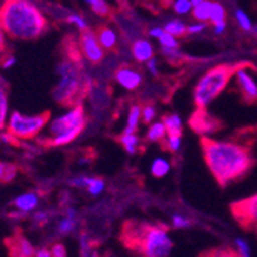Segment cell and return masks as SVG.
Returning <instances> with one entry per match:
<instances>
[{
  "label": "cell",
  "instance_id": "obj_1",
  "mask_svg": "<svg viewBox=\"0 0 257 257\" xmlns=\"http://www.w3.org/2000/svg\"><path fill=\"white\" fill-rule=\"evenodd\" d=\"M202 154L206 167L220 188L243 180L255 167V156L246 142L200 137Z\"/></svg>",
  "mask_w": 257,
  "mask_h": 257
},
{
  "label": "cell",
  "instance_id": "obj_2",
  "mask_svg": "<svg viewBox=\"0 0 257 257\" xmlns=\"http://www.w3.org/2000/svg\"><path fill=\"white\" fill-rule=\"evenodd\" d=\"M0 22L13 40H36L48 28L45 14L31 0H7L0 8Z\"/></svg>",
  "mask_w": 257,
  "mask_h": 257
},
{
  "label": "cell",
  "instance_id": "obj_3",
  "mask_svg": "<svg viewBox=\"0 0 257 257\" xmlns=\"http://www.w3.org/2000/svg\"><path fill=\"white\" fill-rule=\"evenodd\" d=\"M122 240L140 257H168L174 246L168 228L144 222H126L122 229Z\"/></svg>",
  "mask_w": 257,
  "mask_h": 257
},
{
  "label": "cell",
  "instance_id": "obj_4",
  "mask_svg": "<svg viewBox=\"0 0 257 257\" xmlns=\"http://www.w3.org/2000/svg\"><path fill=\"white\" fill-rule=\"evenodd\" d=\"M86 126V112L82 105L69 106L68 111L59 114L46 123L42 139L50 147H65L73 144Z\"/></svg>",
  "mask_w": 257,
  "mask_h": 257
},
{
  "label": "cell",
  "instance_id": "obj_5",
  "mask_svg": "<svg viewBox=\"0 0 257 257\" xmlns=\"http://www.w3.org/2000/svg\"><path fill=\"white\" fill-rule=\"evenodd\" d=\"M245 62L239 63H220L206 71L197 85L194 86L193 99L197 108H206L213 103L229 85L231 79L236 76V71Z\"/></svg>",
  "mask_w": 257,
  "mask_h": 257
},
{
  "label": "cell",
  "instance_id": "obj_6",
  "mask_svg": "<svg viewBox=\"0 0 257 257\" xmlns=\"http://www.w3.org/2000/svg\"><path fill=\"white\" fill-rule=\"evenodd\" d=\"M83 91V73L79 63L73 59H65L57 65V83L53 89V99L63 106L77 105V99Z\"/></svg>",
  "mask_w": 257,
  "mask_h": 257
},
{
  "label": "cell",
  "instance_id": "obj_7",
  "mask_svg": "<svg viewBox=\"0 0 257 257\" xmlns=\"http://www.w3.org/2000/svg\"><path fill=\"white\" fill-rule=\"evenodd\" d=\"M50 122L48 112L40 114H23L20 111H10L7 119V133L17 140H31L40 136Z\"/></svg>",
  "mask_w": 257,
  "mask_h": 257
},
{
  "label": "cell",
  "instance_id": "obj_8",
  "mask_svg": "<svg viewBox=\"0 0 257 257\" xmlns=\"http://www.w3.org/2000/svg\"><path fill=\"white\" fill-rule=\"evenodd\" d=\"M232 219L243 231L257 229V193L229 205Z\"/></svg>",
  "mask_w": 257,
  "mask_h": 257
},
{
  "label": "cell",
  "instance_id": "obj_9",
  "mask_svg": "<svg viewBox=\"0 0 257 257\" xmlns=\"http://www.w3.org/2000/svg\"><path fill=\"white\" fill-rule=\"evenodd\" d=\"M188 125L194 133H197L202 137L216 134L223 128V122L220 119H217L216 115L209 114V111H206V108H197L191 114Z\"/></svg>",
  "mask_w": 257,
  "mask_h": 257
},
{
  "label": "cell",
  "instance_id": "obj_10",
  "mask_svg": "<svg viewBox=\"0 0 257 257\" xmlns=\"http://www.w3.org/2000/svg\"><path fill=\"white\" fill-rule=\"evenodd\" d=\"M248 68H252L249 62H245L237 71H236V79H237V86L242 94V100L246 105H254L257 103V83L249 74Z\"/></svg>",
  "mask_w": 257,
  "mask_h": 257
},
{
  "label": "cell",
  "instance_id": "obj_11",
  "mask_svg": "<svg viewBox=\"0 0 257 257\" xmlns=\"http://www.w3.org/2000/svg\"><path fill=\"white\" fill-rule=\"evenodd\" d=\"M80 51L83 57L92 65L100 63L105 57V50L97 40V34L91 30L83 31L80 36Z\"/></svg>",
  "mask_w": 257,
  "mask_h": 257
},
{
  "label": "cell",
  "instance_id": "obj_12",
  "mask_svg": "<svg viewBox=\"0 0 257 257\" xmlns=\"http://www.w3.org/2000/svg\"><path fill=\"white\" fill-rule=\"evenodd\" d=\"M114 79L125 91H136L144 82V74L131 65H122L115 69Z\"/></svg>",
  "mask_w": 257,
  "mask_h": 257
},
{
  "label": "cell",
  "instance_id": "obj_13",
  "mask_svg": "<svg viewBox=\"0 0 257 257\" xmlns=\"http://www.w3.org/2000/svg\"><path fill=\"white\" fill-rule=\"evenodd\" d=\"M236 246H216L205 249L199 254V257H251L249 255V248L248 245L237 239Z\"/></svg>",
  "mask_w": 257,
  "mask_h": 257
},
{
  "label": "cell",
  "instance_id": "obj_14",
  "mask_svg": "<svg viewBox=\"0 0 257 257\" xmlns=\"http://www.w3.org/2000/svg\"><path fill=\"white\" fill-rule=\"evenodd\" d=\"M39 202L40 196L36 191H27L19 194L13 202L14 216H27L30 213H34L36 208L39 206Z\"/></svg>",
  "mask_w": 257,
  "mask_h": 257
},
{
  "label": "cell",
  "instance_id": "obj_15",
  "mask_svg": "<svg viewBox=\"0 0 257 257\" xmlns=\"http://www.w3.org/2000/svg\"><path fill=\"white\" fill-rule=\"evenodd\" d=\"M79 225V213L74 206H68L65 208L62 219L56 225V232L57 236H69L71 232L77 229Z\"/></svg>",
  "mask_w": 257,
  "mask_h": 257
},
{
  "label": "cell",
  "instance_id": "obj_16",
  "mask_svg": "<svg viewBox=\"0 0 257 257\" xmlns=\"http://www.w3.org/2000/svg\"><path fill=\"white\" fill-rule=\"evenodd\" d=\"M131 56L137 63H147L154 57V46L148 39H136L131 43Z\"/></svg>",
  "mask_w": 257,
  "mask_h": 257
},
{
  "label": "cell",
  "instance_id": "obj_17",
  "mask_svg": "<svg viewBox=\"0 0 257 257\" xmlns=\"http://www.w3.org/2000/svg\"><path fill=\"white\" fill-rule=\"evenodd\" d=\"M10 251H11V257H34L36 254L33 243L23 236H16L13 239Z\"/></svg>",
  "mask_w": 257,
  "mask_h": 257
},
{
  "label": "cell",
  "instance_id": "obj_18",
  "mask_svg": "<svg viewBox=\"0 0 257 257\" xmlns=\"http://www.w3.org/2000/svg\"><path fill=\"white\" fill-rule=\"evenodd\" d=\"M96 34H97L99 43L102 45V48L105 51L115 50V46L119 43V33L112 27H102V28H99V31Z\"/></svg>",
  "mask_w": 257,
  "mask_h": 257
},
{
  "label": "cell",
  "instance_id": "obj_19",
  "mask_svg": "<svg viewBox=\"0 0 257 257\" xmlns=\"http://www.w3.org/2000/svg\"><path fill=\"white\" fill-rule=\"evenodd\" d=\"M148 36L150 37H154L162 48H179V42H177V37L168 34L163 28L160 27H154V28H150L148 30Z\"/></svg>",
  "mask_w": 257,
  "mask_h": 257
},
{
  "label": "cell",
  "instance_id": "obj_20",
  "mask_svg": "<svg viewBox=\"0 0 257 257\" xmlns=\"http://www.w3.org/2000/svg\"><path fill=\"white\" fill-rule=\"evenodd\" d=\"M10 115V100H8V89L4 77L0 76V131L7 126V119Z\"/></svg>",
  "mask_w": 257,
  "mask_h": 257
},
{
  "label": "cell",
  "instance_id": "obj_21",
  "mask_svg": "<svg viewBox=\"0 0 257 257\" xmlns=\"http://www.w3.org/2000/svg\"><path fill=\"white\" fill-rule=\"evenodd\" d=\"M163 125L167 130V136H182L183 133V123L180 115L177 114H167L165 117L162 119Z\"/></svg>",
  "mask_w": 257,
  "mask_h": 257
},
{
  "label": "cell",
  "instance_id": "obj_22",
  "mask_svg": "<svg viewBox=\"0 0 257 257\" xmlns=\"http://www.w3.org/2000/svg\"><path fill=\"white\" fill-rule=\"evenodd\" d=\"M142 122V106L139 105H133L128 111V119H126V126L123 130V133H137V128Z\"/></svg>",
  "mask_w": 257,
  "mask_h": 257
},
{
  "label": "cell",
  "instance_id": "obj_23",
  "mask_svg": "<svg viewBox=\"0 0 257 257\" xmlns=\"http://www.w3.org/2000/svg\"><path fill=\"white\" fill-rule=\"evenodd\" d=\"M165 137H167V130H165V125H163V122H153V123H150L148 131H147V140H148V142H153V144L163 142Z\"/></svg>",
  "mask_w": 257,
  "mask_h": 257
},
{
  "label": "cell",
  "instance_id": "obj_24",
  "mask_svg": "<svg viewBox=\"0 0 257 257\" xmlns=\"http://www.w3.org/2000/svg\"><path fill=\"white\" fill-rule=\"evenodd\" d=\"M79 245H80V257H99V251L94 245V242L91 240L89 234L83 232L79 239Z\"/></svg>",
  "mask_w": 257,
  "mask_h": 257
},
{
  "label": "cell",
  "instance_id": "obj_25",
  "mask_svg": "<svg viewBox=\"0 0 257 257\" xmlns=\"http://www.w3.org/2000/svg\"><path fill=\"white\" fill-rule=\"evenodd\" d=\"M120 144L123 147V150L128 153V154H136L137 150H139V145H140V139L137 136V133H122L120 136Z\"/></svg>",
  "mask_w": 257,
  "mask_h": 257
},
{
  "label": "cell",
  "instance_id": "obj_26",
  "mask_svg": "<svg viewBox=\"0 0 257 257\" xmlns=\"http://www.w3.org/2000/svg\"><path fill=\"white\" fill-rule=\"evenodd\" d=\"M225 19H226L225 7L220 2H211V7H209V20H211L213 25L226 22Z\"/></svg>",
  "mask_w": 257,
  "mask_h": 257
},
{
  "label": "cell",
  "instance_id": "obj_27",
  "mask_svg": "<svg viewBox=\"0 0 257 257\" xmlns=\"http://www.w3.org/2000/svg\"><path fill=\"white\" fill-rule=\"evenodd\" d=\"M162 28L165 30L168 34L174 36V37H182V36L186 34V25H185L182 20H177V19L168 20Z\"/></svg>",
  "mask_w": 257,
  "mask_h": 257
},
{
  "label": "cell",
  "instance_id": "obj_28",
  "mask_svg": "<svg viewBox=\"0 0 257 257\" xmlns=\"http://www.w3.org/2000/svg\"><path fill=\"white\" fill-rule=\"evenodd\" d=\"M170 163H168V160H165V159H162V157H157V159H154V162L151 163V174L154 176V177H165L168 173H170Z\"/></svg>",
  "mask_w": 257,
  "mask_h": 257
},
{
  "label": "cell",
  "instance_id": "obj_29",
  "mask_svg": "<svg viewBox=\"0 0 257 257\" xmlns=\"http://www.w3.org/2000/svg\"><path fill=\"white\" fill-rule=\"evenodd\" d=\"M106 188V183L102 177H91L88 176V185H86V191L91 196H100Z\"/></svg>",
  "mask_w": 257,
  "mask_h": 257
},
{
  "label": "cell",
  "instance_id": "obj_30",
  "mask_svg": "<svg viewBox=\"0 0 257 257\" xmlns=\"http://www.w3.org/2000/svg\"><path fill=\"white\" fill-rule=\"evenodd\" d=\"M209 7H211V2L209 0H205V2L193 7L191 13H193V17L199 22H206L209 20Z\"/></svg>",
  "mask_w": 257,
  "mask_h": 257
},
{
  "label": "cell",
  "instance_id": "obj_31",
  "mask_svg": "<svg viewBox=\"0 0 257 257\" xmlns=\"http://www.w3.org/2000/svg\"><path fill=\"white\" fill-rule=\"evenodd\" d=\"M17 176V168L13 163L0 162V182H11Z\"/></svg>",
  "mask_w": 257,
  "mask_h": 257
},
{
  "label": "cell",
  "instance_id": "obj_32",
  "mask_svg": "<svg viewBox=\"0 0 257 257\" xmlns=\"http://www.w3.org/2000/svg\"><path fill=\"white\" fill-rule=\"evenodd\" d=\"M66 22L69 23V25L76 27L80 33H83V31L88 30V20H86L82 14H79V13H71V14H68Z\"/></svg>",
  "mask_w": 257,
  "mask_h": 257
},
{
  "label": "cell",
  "instance_id": "obj_33",
  "mask_svg": "<svg viewBox=\"0 0 257 257\" xmlns=\"http://www.w3.org/2000/svg\"><path fill=\"white\" fill-rule=\"evenodd\" d=\"M89 7H91L92 13L97 14V16H100V17L108 16L109 11H111V8H109V5H108L106 0H91Z\"/></svg>",
  "mask_w": 257,
  "mask_h": 257
},
{
  "label": "cell",
  "instance_id": "obj_34",
  "mask_svg": "<svg viewBox=\"0 0 257 257\" xmlns=\"http://www.w3.org/2000/svg\"><path fill=\"white\" fill-rule=\"evenodd\" d=\"M163 142H165V150H168L171 153H177L180 150L182 136H167Z\"/></svg>",
  "mask_w": 257,
  "mask_h": 257
},
{
  "label": "cell",
  "instance_id": "obj_35",
  "mask_svg": "<svg viewBox=\"0 0 257 257\" xmlns=\"http://www.w3.org/2000/svg\"><path fill=\"white\" fill-rule=\"evenodd\" d=\"M236 19H237V23H239L240 28H242L243 31H251V30H252V22L249 20V17L246 16L245 11L236 10Z\"/></svg>",
  "mask_w": 257,
  "mask_h": 257
},
{
  "label": "cell",
  "instance_id": "obj_36",
  "mask_svg": "<svg viewBox=\"0 0 257 257\" xmlns=\"http://www.w3.org/2000/svg\"><path fill=\"white\" fill-rule=\"evenodd\" d=\"M173 10L177 13V14H188L191 13L193 10V5L190 0H174V4H173Z\"/></svg>",
  "mask_w": 257,
  "mask_h": 257
},
{
  "label": "cell",
  "instance_id": "obj_37",
  "mask_svg": "<svg viewBox=\"0 0 257 257\" xmlns=\"http://www.w3.org/2000/svg\"><path fill=\"white\" fill-rule=\"evenodd\" d=\"M156 114H157V111L153 105H145L142 108V123H147V125L153 123L156 119Z\"/></svg>",
  "mask_w": 257,
  "mask_h": 257
},
{
  "label": "cell",
  "instance_id": "obj_38",
  "mask_svg": "<svg viewBox=\"0 0 257 257\" xmlns=\"http://www.w3.org/2000/svg\"><path fill=\"white\" fill-rule=\"evenodd\" d=\"M162 54L165 56L170 62H179L183 54L180 53L179 48H162Z\"/></svg>",
  "mask_w": 257,
  "mask_h": 257
},
{
  "label": "cell",
  "instance_id": "obj_39",
  "mask_svg": "<svg viewBox=\"0 0 257 257\" xmlns=\"http://www.w3.org/2000/svg\"><path fill=\"white\" fill-rule=\"evenodd\" d=\"M68 183L74 186V188H82L86 190V185H88V176H74L71 179H68Z\"/></svg>",
  "mask_w": 257,
  "mask_h": 257
},
{
  "label": "cell",
  "instance_id": "obj_40",
  "mask_svg": "<svg viewBox=\"0 0 257 257\" xmlns=\"http://www.w3.org/2000/svg\"><path fill=\"white\" fill-rule=\"evenodd\" d=\"M171 222H173V226H174L176 229H182V228H188V226H191V220H188V219L183 217V216H179V214H174V216L171 217Z\"/></svg>",
  "mask_w": 257,
  "mask_h": 257
},
{
  "label": "cell",
  "instance_id": "obj_41",
  "mask_svg": "<svg viewBox=\"0 0 257 257\" xmlns=\"http://www.w3.org/2000/svg\"><path fill=\"white\" fill-rule=\"evenodd\" d=\"M16 65V57L13 54H4L2 57H0V66H2L4 69H10Z\"/></svg>",
  "mask_w": 257,
  "mask_h": 257
},
{
  "label": "cell",
  "instance_id": "obj_42",
  "mask_svg": "<svg viewBox=\"0 0 257 257\" xmlns=\"http://www.w3.org/2000/svg\"><path fill=\"white\" fill-rule=\"evenodd\" d=\"M50 213L48 211H34L33 213V220L36 223H46V222H50Z\"/></svg>",
  "mask_w": 257,
  "mask_h": 257
},
{
  "label": "cell",
  "instance_id": "obj_43",
  "mask_svg": "<svg viewBox=\"0 0 257 257\" xmlns=\"http://www.w3.org/2000/svg\"><path fill=\"white\" fill-rule=\"evenodd\" d=\"M50 251L53 257H66V248L63 243H54Z\"/></svg>",
  "mask_w": 257,
  "mask_h": 257
},
{
  "label": "cell",
  "instance_id": "obj_44",
  "mask_svg": "<svg viewBox=\"0 0 257 257\" xmlns=\"http://www.w3.org/2000/svg\"><path fill=\"white\" fill-rule=\"evenodd\" d=\"M205 28H206V23L205 22H197V23H194V25L186 27V34H199Z\"/></svg>",
  "mask_w": 257,
  "mask_h": 257
},
{
  "label": "cell",
  "instance_id": "obj_45",
  "mask_svg": "<svg viewBox=\"0 0 257 257\" xmlns=\"http://www.w3.org/2000/svg\"><path fill=\"white\" fill-rule=\"evenodd\" d=\"M7 34H5V30L2 27V22H0V57H2L7 51Z\"/></svg>",
  "mask_w": 257,
  "mask_h": 257
},
{
  "label": "cell",
  "instance_id": "obj_46",
  "mask_svg": "<svg viewBox=\"0 0 257 257\" xmlns=\"http://www.w3.org/2000/svg\"><path fill=\"white\" fill-rule=\"evenodd\" d=\"M147 69H148V73L151 76H157L159 74V66H157V60L153 57L147 62Z\"/></svg>",
  "mask_w": 257,
  "mask_h": 257
},
{
  "label": "cell",
  "instance_id": "obj_47",
  "mask_svg": "<svg viewBox=\"0 0 257 257\" xmlns=\"http://www.w3.org/2000/svg\"><path fill=\"white\" fill-rule=\"evenodd\" d=\"M34 257H53V255H51V251L48 248H39L36 251Z\"/></svg>",
  "mask_w": 257,
  "mask_h": 257
},
{
  "label": "cell",
  "instance_id": "obj_48",
  "mask_svg": "<svg viewBox=\"0 0 257 257\" xmlns=\"http://www.w3.org/2000/svg\"><path fill=\"white\" fill-rule=\"evenodd\" d=\"M225 28H226V22L217 23V25H214V33H216V34H222V33L225 31Z\"/></svg>",
  "mask_w": 257,
  "mask_h": 257
},
{
  "label": "cell",
  "instance_id": "obj_49",
  "mask_svg": "<svg viewBox=\"0 0 257 257\" xmlns=\"http://www.w3.org/2000/svg\"><path fill=\"white\" fill-rule=\"evenodd\" d=\"M190 2H191V5H193V7H196V5H199V4L205 2V0H190Z\"/></svg>",
  "mask_w": 257,
  "mask_h": 257
},
{
  "label": "cell",
  "instance_id": "obj_50",
  "mask_svg": "<svg viewBox=\"0 0 257 257\" xmlns=\"http://www.w3.org/2000/svg\"><path fill=\"white\" fill-rule=\"evenodd\" d=\"M115 2H119V4H126L128 0H115Z\"/></svg>",
  "mask_w": 257,
  "mask_h": 257
},
{
  "label": "cell",
  "instance_id": "obj_51",
  "mask_svg": "<svg viewBox=\"0 0 257 257\" xmlns=\"http://www.w3.org/2000/svg\"><path fill=\"white\" fill-rule=\"evenodd\" d=\"M5 2H7V0H0V8H2V7L5 5Z\"/></svg>",
  "mask_w": 257,
  "mask_h": 257
},
{
  "label": "cell",
  "instance_id": "obj_52",
  "mask_svg": "<svg viewBox=\"0 0 257 257\" xmlns=\"http://www.w3.org/2000/svg\"><path fill=\"white\" fill-rule=\"evenodd\" d=\"M99 257H117V255H111V254H108V255H99Z\"/></svg>",
  "mask_w": 257,
  "mask_h": 257
},
{
  "label": "cell",
  "instance_id": "obj_53",
  "mask_svg": "<svg viewBox=\"0 0 257 257\" xmlns=\"http://www.w3.org/2000/svg\"><path fill=\"white\" fill-rule=\"evenodd\" d=\"M255 232H257V229H255Z\"/></svg>",
  "mask_w": 257,
  "mask_h": 257
}]
</instances>
